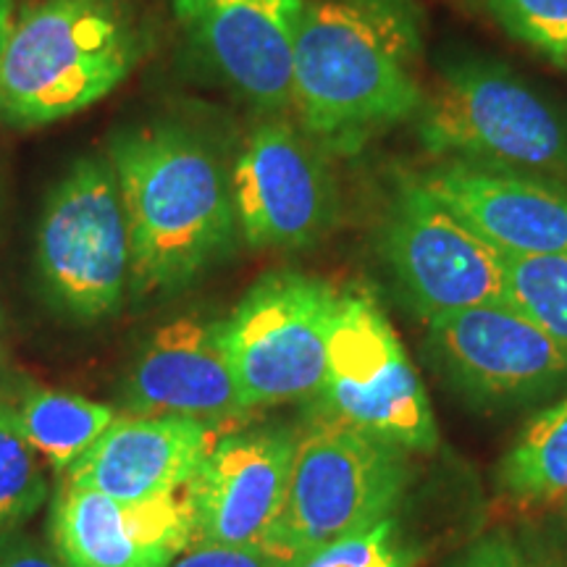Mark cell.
I'll use <instances>...</instances> for the list:
<instances>
[{"mask_svg":"<svg viewBox=\"0 0 567 567\" xmlns=\"http://www.w3.org/2000/svg\"><path fill=\"white\" fill-rule=\"evenodd\" d=\"M109 161L130 224L134 295H172L229 252L237 234L231 174L203 134L182 124L118 132Z\"/></svg>","mask_w":567,"mask_h":567,"instance_id":"cell-1","label":"cell"},{"mask_svg":"<svg viewBox=\"0 0 567 567\" xmlns=\"http://www.w3.org/2000/svg\"><path fill=\"white\" fill-rule=\"evenodd\" d=\"M421 105L405 42L384 19L347 0L305 3L292 109L310 140L334 153H354L373 134L417 116Z\"/></svg>","mask_w":567,"mask_h":567,"instance_id":"cell-2","label":"cell"},{"mask_svg":"<svg viewBox=\"0 0 567 567\" xmlns=\"http://www.w3.org/2000/svg\"><path fill=\"white\" fill-rule=\"evenodd\" d=\"M142 38L124 0H38L13 19L0 61V116L48 126L109 97L137 66Z\"/></svg>","mask_w":567,"mask_h":567,"instance_id":"cell-3","label":"cell"},{"mask_svg":"<svg viewBox=\"0 0 567 567\" xmlns=\"http://www.w3.org/2000/svg\"><path fill=\"white\" fill-rule=\"evenodd\" d=\"M408 481V450L316 413L297 429L287 502L268 555L302 567L337 538L392 515Z\"/></svg>","mask_w":567,"mask_h":567,"instance_id":"cell-4","label":"cell"},{"mask_svg":"<svg viewBox=\"0 0 567 567\" xmlns=\"http://www.w3.org/2000/svg\"><path fill=\"white\" fill-rule=\"evenodd\" d=\"M434 155L484 168L567 176V118L526 80L492 61H460L417 111Z\"/></svg>","mask_w":567,"mask_h":567,"instance_id":"cell-5","label":"cell"},{"mask_svg":"<svg viewBox=\"0 0 567 567\" xmlns=\"http://www.w3.org/2000/svg\"><path fill=\"white\" fill-rule=\"evenodd\" d=\"M34 266L42 295L63 318L95 323L116 313L132 247L109 155H84L53 184L34 234Z\"/></svg>","mask_w":567,"mask_h":567,"instance_id":"cell-6","label":"cell"},{"mask_svg":"<svg viewBox=\"0 0 567 567\" xmlns=\"http://www.w3.org/2000/svg\"><path fill=\"white\" fill-rule=\"evenodd\" d=\"M342 292L300 271L255 281L221 321L226 358L250 413L321 392Z\"/></svg>","mask_w":567,"mask_h":567,"instance_id":"cell-7","label":"cell"},{"mask_svg":"<svg viewBox=\"0 0 567 567\" xmlns=\"http://www.w3.org/2000/svg\"><path fill=\"white\" fill-rule=\"evenodd\" d=\"M318 413L408 452L436 450L439 431L429 394L394 326L368 295L342 292Z\"/></svg>","mask_w":567,"mask_h":567,"instance_id":"cell-8","label":"cell"},{"mask_svg":"<svg viewBox=\"0 0 567 567\" xmlns=\"http://www.w3.org/2000/svg\"><path fill=\"white\" fill-rule=\"evenodd\" d=\"M384 252L410 308L425 321L505 300V252L478 237L423 184L402 187Z\"/></svg>","mask_w":567,"mask_h":567,"instance_id":"cell-9","label":"cell"},{"mask_svg":"<svg viewBox=\"0 0 567 567\" xmlns=\"http://www.w3.org/2000/svg\"><path fill=\"white\" fill-rule=\"evenodd\" d=\"M295 439V429H245L213 442L200 471L184 488L193 544L268 555L287 502Z\"/></svg>","mask_w":567,"mask_h":567,"instance_id":"cell-10","label":"cell"},{"mask_svg":"<svg viewBox=\"0 0 567 567\" xmlns=\"http://www.w3.org/2000/svg\"><path fill=\"white\" fill-rule=\"evenodd\" d=\"M237 226L252 247L313 245L334 221V179L318 147L284 122L247 137L231 168Z\"/></svg>","mask_w":567,"mask_h":567,"instance_id":"cell-11","label":"cell"},{"mask_svg":"<svg viewBox=\"0 0 567 567\" xmlns=\"http://www.w3.org/2000/svg\"><path fill=\"white\" fill-rule=\"evenodd\" d=\"M189 45L218 80L268 113L292 109L305 0H172Z\"/></svg>","mask_w":567,"mask_h":567,"instance_id":"cell-12","label":"cell"},{"mask_svg":"<svg viewBox=\"0 0 567 567\" xmlns=\"http://www.w3.org/2000/svg\"><path fill=\"white\" fill-rule=\"evenodd\" d=\"M429 347L460 386L486 400L544 394L567 379L565 347L509 302L434 318Z\"/></svg>","mask_w":567,"mask_h":567,"instance_id":"cell-13","label":"cell"},{"mask_svg":"<svg viewBox=\"0 0 567 567\" xmlns=\"http://www.w3.org/2000/svg\"><path fill=\"white\" fill-rule=\"evenodd\" d=\"M48 530L63 567H172L195 538L184 492L118 502L66 481L53 499Z\"/></svg>","mask_w":567,"mask_h":567,"instance_id":"cell-14","label":"cell"},{"mask_svg":"<svg viewBox=\"0 0 567 567\" xmlns=\"http://www.w3.org/2000/svg\"><path fill=\"white\" fill-rule=\"evenodd\" d=\"M126 408L221 429L245 417L243 392L226 358L221 321L179 316L158 326L126 373Z\"/></svg>","mask_w":567,"mask_h":567,"instance_id":"cell-15","label":"cell"},{"mask_svg":"<svg viewBox=\"0 0 567 567\" xmlns=\"http://www.w3.org/2000/svg\"><path fill=\"white\" fill-rule=\"evenodd\" d=\"M216 439V429L187 417L116 415L103 436L69 467L66 484L118 502L182 494Z\"/></svg>","mask_w":567,"mask_h":567,"instance_id":"cell-16","label":"cell"},{"mask_svg":"<svg viewBox=\"0 0 567 567\" xmlns=\"http://www.w3.org/2000/svg\"><path fill=\"white\" fill-rule=\"evenodd\" d=\"M505 255H567V193L507 168L450 161L421 182Z\"/></svg>","mask_w":567,"mask_h":567,"instance_id":"cell-17","label":"cell"},{"mask_svg":"<svg viewBox=\"0 0 567 567\" xmlns=\"http://www.w3.org/2000/svg\"><path fill=\"white\" fill-rule=\"evenodd\" d=\"M17 396L19 400L11 402L27 442L55 473H69V467L116 421L113 408L59 389L27 386Z\"/></svg>","mask_w":567,"mask_h":567,"instance_id":"cell-18","label":"cell"},{"mask_svg":"<svg viewBox=\"0 0 567 567\" xmlns=\"http://www.w3.org/2000/svg\"><path fill=\"white\" fill-rule=\"evenodd\" d=\"M499 484L517 499L567 502V400L523 431L502 460Z\"/></svg>","mask_w":567,"mask_h":567,"instance_id":"cell-19","label":"cell"},{"mask_svg":"<svg viewBox=\"0 0 567 567\" xmlns=\"http://www.w3.org/2000/svg\"><path fill=\"white\" fill-rule=\"evenodd\" d=\"M48 499L38 452L21 431L11 396L0 400V538L24 526Z\"/></svg>","mask_w":567,"mask_h":567,"instance_id":"cell-20","label":"cell"},{"mask_svg":"<svg viewBox=\"0 0 567 567\" xmlns=\"http://www.w3.org/2000/svg\"><path fill=\"white\" fill-rule=\"evenodd\" d=\"M505 300L567 350V255H505Z\"/></svg>","mask_w":567,"mask_h":567,"instance_id":"cell-21","label":"cell"},{"mask_svg":"<svg viewBox=\"0 0 567 567\" xmlns=\"http://www.w3.org/2000/svg\"><path fill=\"white\" fill-rule=\"evenodd\" d=\"M417 555L402 542L392 515L371 528L337 538L305 559L302 567H413Z\"/></svg>","mask_w":567,"mask_h":567,"instance_id":"cell-22","label":"cell"},{"mask_svg":"<svg viewBox=\"0 0 567 567\" xmlns=\"http://www.w3.org/2000/svg\"><path fill=\"white\" fill-rule=\"evenodd\" d=\"M507 32L551 59H567V0H486Z\"/></svg>","mask_w":567,"mask_h":567,"instance_id":"cell-23","label":"cell"},{"mask_svg":"<svg viewBox=\"0 0 567 567\" xmlns=\"http://www.w3.org/2000/svg\"><path fill=\"white\" fill-rule=\"evenodd\" d=\"M172 567H284L279 559L258 549L221 547V544L195 542Z\"/></svg>","mask_w":567,"mask_h":567,"instance_id":"cell-24","label":"cell"},{"mask_svg":"<svg viewBox=\"0 0 567 567\" xmlns=\"http://www.w3.org/2000/svg\"><path fill=\"white\" fill-rule=\"evenodd\" d=\"M0 567H63L53 549L42 547L38 538L21 534H9L0 538Z\"/></svg>","mask_w":567,"mask_h":567,"instance_id":"cell-25","label":"cell"},{"mask_svg":"<svg viewBox=\"0 0 567 567\" xmlns=\"http://www.w3.org/2000/svg\"><path fill=\"white\" fill-rule=\"evenodd\" d=\"M455 567H526L507 538L494 536L473 547Z\"/></svg>","mask_w":567,"mask_h":567,"instance_id":"cell-26","label":"cell"},{"mask_svg":"<svg viewBox=\"0 0 567 567\" xmlns=\"http://www.w3.org/2000/svg\"><path fill=\"white\" fill-rule=\"evenodd\" d=\"M11 394V379H9V344H6V318L3 305H0V400Z\"/></svg>","mask_w":567,"mask_h":567,"instance_id":"cell-27","label":"cell"},{"mask_svg":"<svg viewBox=\"0 0 567 567\" xmlns=\"http://www.w3.org/2000/svg\"><path fill=\"white\" fill-rule=\"evenodd\" d=\"M13 30V0H0V61H3L6 42Z\"/></svg>","mask_w":567,"mask_h":567,"instance_id":"cell-28","label":"cell"}]
</instances>
